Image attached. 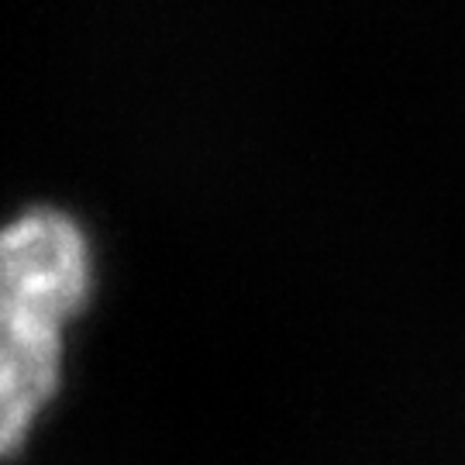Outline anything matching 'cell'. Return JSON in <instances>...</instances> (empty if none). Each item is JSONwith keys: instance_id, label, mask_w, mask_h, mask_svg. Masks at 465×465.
I'll return each mask as SVG.
<instances>
[{"instance_id": "1", "label": "cell", "mask_w": 465, "mask_h": 465, "mask_svg": "<svg viewBox=\"0 0 465 465\" xmlns=\"http://www.w3.org/2000/svg\"><path fill=\"white\" fill-rule=\"evenodd\" d=\"M90 290L84 232L55 211H35L0 232V328L59 324Z\"/></svg>"}, {"instance_id": "2", "label": "cell", "mask_w": 465, "mask_h": 465, "mask_svg": "<svg viewBox=\"0 0 465 465\" xmlns=\"http://www.w3.org/2000/svg\"><path fill=\"white\" fill-rule=\"evenodd\" d=\"M59 362V324L0 328V455H11L25 441L38 411L55 393Z\"/></svg>"}]
</instances>
